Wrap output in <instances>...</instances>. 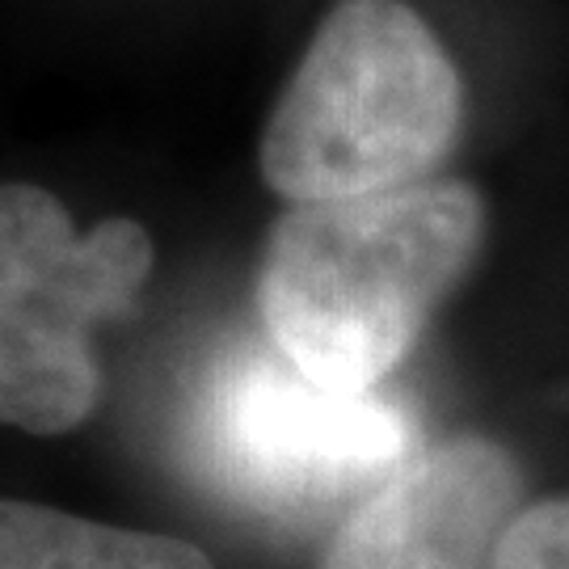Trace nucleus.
I'll return each mask as SVG.
<instances>
[{"instance_id":"nucleus-1","label":"nucleus","mask_w":569,"mask_h":569,"mask_svg":"<svg viewBox=\"0 0 569 569\" xmlns=\"http://www.w3.org/2000/svg\"><path fill=\"white\" fill-rule=\"evenodd\" d=\"M481 244L486 203L468 182L291 203L266 232L258 312L300 371L367 392L406 363Z\"/></svg>"},{"instance_id":"nucleus-2","label":"nucleus","mask_w":569,"mask_h":569,"mask_svg":"<svg viewBox=\"0 0 569 569\" xmlns=\"http://www.w3.org/2000/svg\"><path fill=\"white\" fill-rule=\"evenodd\" d=\"M465 119L448 47L406 0H338L262 131V178L287 203L427 182Z\"/></svg>"},{"instance_id":"nucleus-3","label":"nucleus","mask_w":569,"mask_h":569,"mask_svg":"<svg viewBox=\"0 0 569 569\" xmlns=\"http://www.w3.org/2000/svg\"><path fill=\"white\" fill-rule=\"evenodd\" d=\"M190 448L237 507L312 519L376 493L422 451V430L380 388H329L274 342L244 338L207 371Z\"/></svg>"},{"instance_id":"nucleus-4","label":"nucleus","mask_w":569,"mask_h":569,"mask_svg":"<svg viewBox=\"0 0 569 569\" xmlns=\"http://www.w3.org/2000/svg\"><path fill=\"white\" fill-rule=\"evenodd\" d=\"M152 274L136 220L77 232L68 207L30 182H0V427L68 435L102 401L93 329L122 317Z\"/></svg>"},{"instance_id":"nucleus-5","label":"nucleus","mask_w":569,"mask_h":569,"mask_svg":"<svg viewBox=\"0 0 569 569\" xmlns=\"http://www.w3.org/2000/svg\"><path fill=\"white\" fill-rule=\"evenodd\" d=\"M519 502L510 451L481 435L418 451L350 510L321 569H493Z\"/></svg>"},{"instance_id":"nucleus-6","label":"nucleus","mask_w":569,"mask_h":569,"mask_svg":"<svg viewBox=\"0 0 569 569\" xmlns=\"http://www.w3.org/2000/svg\"><path fill=\"white\" fill-rule=\"evenodd\" d=\"M0 569H216L199 545L0 498Z\"/></svg>"},{"instance_id":"nucleus-7","label":"nucleus","mask_w":569,"mask_h":569,"mask_svg":"<svg viewBox=\"0 0 569 569\" xmlns=\"http://www.w3.org/2000/svg\"><path fill=\"white\" fill-rule=\"evenodd\" d=\"M493 569H569V498L515 510L493 549Z\"/></svg>"}]
</instances>
